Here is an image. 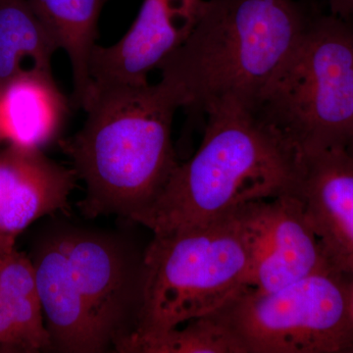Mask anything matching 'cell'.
<instances>
[{"instance_id":"obj_1","label":"cell","mask_w":353,"mask_h":353,"mask_svg":"<svg viewBox=\"0 0 353 353\" xmlns=\"http://www.w3.org/2000/svg\"><path fill=\"white\" fill-rule=\"evenodd\" d=\"M81 108L87 114L82 129L59 141L85 183L81 211L136 222L179 165L172 139L178 108L157 83L94 82Z\"/></svg>"},{"instance_id":"obj_2","label":"cell","mask_w":353,"mask_h":353,"mask_svg":"<svg viewBox=\"0 0 353 353\" xmlns=\"http://www.w3.org/2000/svg\"><path fill=\"white\" fill-rule=\"evenodd\" d=\"M143 252L122 234L71 224L39 239L30 257L53 352H116L136 331Z\"/></svg>"},{"instance_id":"obj_3","label":"cell","mask_w":353,"mask_h":353,"mask_svg":"<svg viewBox=\"0 0 353 353\" xmlns=\"http://www.w3.org/2000/svg\"><path fill=\"white\" fill-rule=\"evenodd\" d=\"M310 19L296 0H204L189 38L158 67L157 85L189 112L226 101L253 109Z\"/></svg>"},{"instance_id":"obj_4","label":"cell","mask_w":353,"mask_h":353,"mask_svg":"<svg viewBox=\"0 0 353 353\" xmlns=\"http://www.w3.org/2000/svg\"><path fill=\"white\" fill-rule=\"evenodd\" d=\"M203 139L137 224L153 234L201 226L246 204L294 194L303 155L252 109L226 101L206 113Z\"/></svg>"},{"instance_id":"obj_5","label":"cell","mask_w":353,"mask_h":353,"mask_svg":"<svg viewBox=\"0 0 353 353\" xmlns=\"http://www.w3.org/2000/svg\"><path fill=\"white\" fill-rule=\"evenodd\" d=\"M252 243L241 208L201 226L153 234L145 248L138 325L163 333L214 312L248 287Z\"/></svg>"},{"instance_id":"obj_6","label":"cell","mask_w":353,"mask_h":353,"mask_svg":"<svg viewBox=\"0 0 353 353\" xmlns=\"http://www.w3.org/2000/svg\"><path fill=\"white\" fill-rule=\"evenodd\" d=\"M301 155L347 150L353 138V25L311 17L252 109Z\"/></svg>"},{"instance_id":"obj_7","label":"cell","mask_w":353,"mask_h":353,"mask_svg":"<svg viewBox=\"0 0 353 353\" xmlns=\"http://www.w3.org/2000/svg\"><path fill=\"white\" fill-rule=\"evenodd\" d=\"M212 314L241 353L353 352V276L331 268L271 292L245 287Z\"/></svg>"},{"instance_id":"obj_8","label":"cell","mask_w":353,"mask_h":353,"mask_svg":"<svg viewBox=\"0 0 353 353\" xmlns=\"http://www.w3.org/2000/svg\"><path fill=\"white\" fill-rule=\"evenodd\" d=\"M243 212L252 243L248 287L271 292L336 268L296 194L252 202Z\"/></svg>"},{"instance_id":"obj_9","label":"cell","mask_w":353,"mask_h":353,"mask_svg":"<svg viewBox=\"0 0 353 353\" xmlns=\"http://www.w3.org/2000/svg\"><path fill=\"white\" fill-rule=\"evenodd\" d=\"M204 0H143L129 31L110 46H97L90 58L92 82L145 85L153 70L189 38Z\"/></svg>"},{"instance_id":"obj_10","label":"cell","mask_w":353,"mask_h":353,"mask_svg":"<svg viewBox=\"0 0 353 353\" xmlns=\"http://www.w3.org/2000/svg\"><path fill=\"white\" fill-rule=\"evenodd\" d=\"M77 179L74 169L43 150L0 148V253L14 250L18 236L39 218L68 210Z\"/></svg>"},{"instance_id":"obj_11","label":"cell","mask_w":353,"mask_h":353,"mask_svg":"<svg viewBox=\"0 0 353 353\" xmlns=\"http://www.w3.org/2000/svg\"><path fill=\"white\" fill-rule=\"evenodd\" d=\"M330 261L353 276V155L347 150L303 155L294 194Z\"/></svg>"},{"instance_id":"obj_12","label":"cell","mask_w":353,"mask_h":353,"mask_svg":"<svg viewBox=\"0 0 353 353\" xmlns=\"http://www.w3.org/2000/svg\"><path fill=\"white\" fill-rule=\"evenodd\" d=\"M69 112V101L52 74H24L0 85L6 143L43 150L59 138Z\"/></svg>"},{"instance_id":"obj_13","label":"cell","mask_w":353,"mask_h":353,"mask_svg":"<svg viewBox=\"0 0 353 353\" xmlns=\"http://www.w3.org/2000/svg\"><path fill=\"white\" fill-rule=\"evenodd\" d=\"M52 352L31 257L0 253V352Z\"/></svg>"},{"instance_id":"obj_14","label":"cell","mask_w":353,"mask_h":353,"mask_svg":"<svg viewBox=\"0 0 353 353\" xmlns=\"http://www.w3.org/2000/svg\"><path fill=\"white\" fill-rule=\"evenodd\" d=\"M109 0H29L58 50L68 55L73 73L72 104L82 108L92 85L90 58L99 38V21Z\"/></svg>"},{"instance_id":"obj_15","label":"cell","mask_w":353,"mask_h":353,"mask_svg":"<svg viewBox=\"0 0 353 353\" xmlns=\"http://www.w3.org/2000/svg\"><path fill=\"white\" fill-rule=\"evenodd\" d=\"M57 50L29 0H0V85L24 74H52Z\"/></svg>"},{"instance_id":"obj_16","label":"cell","mask_w":353,"mask_h":353,"mask_svg":"<svg viewBox=\"0 0 353 353\" xmlns=\"http://www.w3.org/2000/svg\"><path fill=\"white\" fill-rule=\"evenodd\" d=\"M163 333L131 334L115 352L241 353L234 339L210 313Z\"/></svg>"},{"instance_id":"obj_17","label":"cell","mask_w":353,"mask_h":353,"mask_svg":"<svg viewBox=\"0 0 353 353\" xmlns=\"http://www.w3.org/2000/svg\"><path fill=\"white\" fill-rule=\"evenodd\" d=\"M331 8V14L343 19H353V0H327Z\"/></svg>"},{"instance_id":"obj_18","label":"cell","mask_w":353,"mask_h":353,"mask_svg":"<svg viewBox=\"0 0 353 353\" xmlns=\"http://www.w3.org/2000/svg\"><path fill=\"white\" fill-rule=\"evenodd\" d=\"M2 143H6V141H4L3 134H2L1 125H0V148H1Z\"/></svg>"},{"instance_id":"obj_19","label":"cell","mask_w":353,"mask_h":353,"mask_svg":"<svg viewBox=\"0 0 353 353\" xmlns=\"http://www.w3.org/2000/svg\"><path fill=\"white\" fill-rule=\"evenodd\" d=\"M347 150L353 155V138L352 141H350V145H348Z\"/></svg>"}]
</instances>
